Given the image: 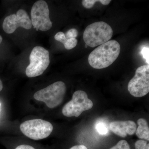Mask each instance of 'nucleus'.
I'll list each match as a JSON object with an SVG mask.
<instances>
[{
	"label": "nucleus",
	"instance_id": "nucleus-1",
	"mask_svg": "<svg viewBox=\"0 0 149 149\" xmlns=\"http://www.w3.org/2000/svg\"><path fill=\"white\" fill-rule=\"evenodd\" d=\"M120 51V45L118 42L109 40L99 46L90 54L88 62L95 69L106 68L116 60Z\"/></svg>",
	"mask_w": 149,
	"mask_h": 149
},
{
	"label": "nucleus",
	"instance_id": "nucleus-2",
	"mask_svg": "<svg viewBox=\"0 0 149 149\" xmlns=\"http://www.w3.org/2000/svg\"><path fill=\"white\" fill-rule=\"evenodd\" d=\"M66 87L62 81H57L47 87L37 91L34 94V98L45 103L47 107L54 109L63 101Z\"/></svg>",
	"mask_w": 149,
	"mask_h": 149
},
{
	"label": "nucleus",
	"instance_id": "nucleus-3",
	"mask_svg": "<svg viewBox=\"0 0 149 149\" xmlns=\"http://www.w3.org/2000/svg\"><path fill=\"white\" fill-rule=\"evenodd\" d=\"M113 33L112 29L108 24L103 21L97 22L86 27L83 40L87 45L94 48L109 41Z\"/></svg>",
	"mask_w": 149,
	"mask_h": 149
},
{
	"label": "nucleus",
	"instance_id": "nucleus-4",
	"mask_svg": "<svg viewBox=\"0 0 149 149\" xmlns=\"http://www.w3.org/2000/svg\"><path fill=\"white\" fill-rule=\"evenodd\" d=\"M53 128L50 122L39 118L26 120L19 126L20 131L23 135L35 141L48 138L52 132Z\"/></svg>",
	"mask_w": 149,
	"mask_h": 149
},
{
	"label": "nucleus",
	"instance_id": "nucleus-5",
	"mask_svg": "<svg viewBox=\"0 0 149 149\" xmlns=\"http://www.w3.org/2000/svg\"><path fill=\"white\" fill-rule=\"evenodd\" d=\"M30 64L26 69L27 77H34L42 75L50 63L49 52L40 46L33 48L29 56Z\"/></svg>",
	"mask_w": 149,
	"mask_h": 149
},
{
	"label": "nucleus",
	"instance_id": "nucleus-6",
	"mask_svg": "<svg viewBox=\"0 0 149 149\" xmlns=\"http://www.w3.org/2000/svg\"><path fill=\"white\" fill-rule=\"evenodd\" d=\"M93 106V102L88 99L87 93L84 91H78L73 93L72 100L65 105L62 112L66 117H77Z\"/></svg>",
	"mask_w": 149,
	"mask_h": 149
},
{
	"label": "nucleus",
	"instance_id": "nucleus-7",
	"mask_svg": "<svg viewBox=\"0 0 149 149\" xmlns=\"http://www.w3.org/2000/svg\"><path fill=\"white\" fill-rule=\"evenodd\" d=\"M128 90L130 95L136 97H143L149 93V65L137 68L135 76L128 83Z\"/></svg>",
	"mask_w": 149,
	"mask_h": 149
},
{
	"label": "nucleus",
	"instance_id": "nucleus-8",
	"mask_svg": "<svg viewBox=\"0 0 149 149\" xmlns=\"http://www.w3.org/2000/svg\"><path fill=\"white\" fill-rule=\"evenodd\" d=\"M31 22L37 31H48L52 28V23L49 17L47 3L43 0L37 1L32 6L31 11Z\"/></svg>",
	"mask_w": 149,
	"mask_h": 149
},
{
	"label": "nucleus",
	"instance_id": "nucleus-9",
	"mask_svg": "<svg viewBox=\"0 0 149 149\" xmlns=\"http://www.w3.org/2000/svg\"><path fill=\"white\" fill-rule=\"evenodd\" d=\"M32 26V22L27 12L22 9L19 10L16 14L6 17L2 25L3 30L7 34H12L18 27L29 29Z\"/></svg>",
	"mask_w": 149,
	"mask_h": 149
},
{
	"label": "nucleus",
	"instance_id": "nucleus-10",
	"mask_svg": "<svg viewBox=\"0 0 149 149\" xmlns=\"http://www.w3.org/2000/svg\"><path fill=\"white\" fill-rule=\"evenodd\" d=\"M110 129L113 133L122 138L132 136L136 132L137 125L132 120L114 121L111 123Z\"/></svg>",
	"mask_w": 149,
	"mask_h": 149
},
{
	"label": "nucleus",
	"instance_id": "nucleus-11",
	"mask_svg": "<svg viewBox=\"0 0 149 149\" xmlns=\"http://www.w3.org/2000/svg\"><path fill=\"white\" fill-rule=\"evenodd\" d=\"M139 126L136 131V135L139 139L149 141V128L148 122L143 118L137 121Z\"/></svg>",
	"mask_w": 149,
	"mask_h": 149
},
{
	"label": "nucleus",
	"instance_id": "nucleus-12",
	"mask_svg": "<svg viewBox=\"0 0 149 149\" xmlns=\"http://www.w3.org/2000/svg\"><path fill=\"white\" fill-rule=\"evenodd\" d=\"M54 39L56 41L62 43L65 48L68 50H70L75 47L77 44V40L76 38L67 39L65 34L63 32H58L54 36Z\"/></svg>",
	"mask_w": 149,
	"mask_h": 149
},
{
	"label": "nucleus",
	"instance_id": "nucleus-13",
	"mask_svg": "<svg viewBox=\"0 0 149 149\" xmlns=\"http://www.w3.org/2000/svg\"><path fill=\"white\" fill-rule=\"evenodd\" d=\"M111 2L110 0H83L82 4L85 8L90 9L93 7L96 3L100 2L103 5L106 6L109 4Z\"/></svg>",
	"mask_w": 149,
	"mask_h": 149
},
{
	"label": "nucleus",
	"instance_id": "nucleus-14",
	"mask_svg": "<svg viewBox=\"0 0 149 149\" xmlns=\"http://www.w3.org/2000/svg\"><path fill=\"white\" fill-rule=\"evenodd\" d=\"M95 128L97 131L102 135H107L109 133L108 128L104 123H97L95 125Z\"/></svg>",
	"mask_w": 149,
	"mask_h": 149
},
{
	"label": "nucleus",
	"instance_id": "nucleus-15",
	"mask_svg": "<svg viewBox=\"0 0 149 149\" xmlns=\"http://www.w3.org/2000/svg\"><path fill=\"white\" fill-rule=\"evenodd\" d=\"M109 149H131L130 145L125 140L119 141L115 146Z\"/></svg>",
	"mask_w": 149,
	"mask_h": 149
},
{
	"label": "nucleus",
	"instance_id": "nucleus-16",
	"mask_svg": "<svg viewBox=\"0 0 149 149\" xmlns=\"http://www.w3.org/2000/svg\"><path fill=\"white\" fill-rule=\"evenodd\" d=\"M136 149H149V144L147 141L140 140L135 143Z\"/></svg>",
	"mask_w": 149,
	"mask_h": 149
},
{
	"label": "nucleus",
	"instance_id": "nucleus-17",
	"mask_svg": "<svg viewBox=\"0 0 149 149\" xmlns=\"http://www.w3.org/2000/svg\"><path fill=\"white\" fill-rule=\"evenodd\" d=\"M13 149H38L37 147L31 144L21 143L14 146Z\"/></svg>",
	"mask_w": 149,
	"mask_h": 149
},
{
	"label": "nucleus",
	"instance_id": "nucleus-18",
	"mask_svg": "<svg viewBox=\"0 0 149 149\" xmlns=\"http://www.w3.org/2000/svg\"><path fill=\"white\" fill-rule=\"evenodd\" d=\"M78 36V31L77 29L72 28L67 31L65 34V37L67 39L75 38Z\"/></svg>",
	"mask_w": 149,
	"mask_h": 149
},
{
	"label": "nucleus",
	"instance_id": "nucleus-19",
	"mask_svg": "<svg viewBox=\"0 0 149 149\" xmlns=\"http://www.w3.org/2000/svg\"><path fill=\"white\" fill-rule=\"evenodd\" d=\"M141 53L143 57L146 60L147 63L149 64V47H144L142 48Z\"/></svg>",
	"mask_w": 149,
	"mask_h": 149
},
{
	"label": "nucleus",
	"instance_id": "nucleus-20",
	"mask_svg": "<svg viewBox=\"0 0 149 149\" xmlns=\"http://www.w3.org/2000/svg\"><path fill=\"white\" fill-rule=\"evenodd\" d=\"M69 149H88V148L84 145H76L71 147Z\"/></svg>",
	"mask_w": 149,
	"mask_h": 149
},
{
	"label": "nucleus",
	"instance_id": "nucleus-21",
	"mask_svg": "<svg viewBox=\"0 0 149 149\" xmlns=\"http://www.w3.org/2000/svg\"><path fill=\"white\" fill-rule=\"evenodd\" d=\"M3 88V82L0 78V92L2 91Z\"/></svg>",
	"mask_w": 149,
	"mask_h": 149
},
{
	"label": "nucleus",
	"instance_id": "nucleus-22",
	"mask_svg": "<svg viewBox=\"0 0 149 149\" xmlns=\"http://www.w3.org/2000/svg\"><path fill=\"white\" fill-rule=\"evenodd\" d=\"M3 38L2 36L0 35V44H1L3 42Z\"/></svg>",
	"mask_w": 149,
	"mask_h": 149
},
{
	"label": "nucleus",
	"instance_id": "nucleus-23",
	"mask_svg": "<svg viewBox=\"0 0 149 149\" xmlns=\"http://www.w3.org/2000/svg\"><path fill=\"white\" fill-rule=\"evenodd\" d=\"M85 48H87L88 47V46L87 45H86V44H85Z\"/></svg>",
	"mask_w": 149,
	"mask_h": 149
},
{
	"label": "nucleus",
	"instance_id": "nucleus-24",
	"mask_svg": "<svg viewBox=\"0 0 149 149\" xmlns=\"http://www.w3.org/2000/svg\"><path fill=\"white\" fill-rule=\"evenodd\" d=\"M0 107H1V104H0Z\"/></svg>",
	"mask_w": 149,
	"mask_h": 149
}]
</instances>
